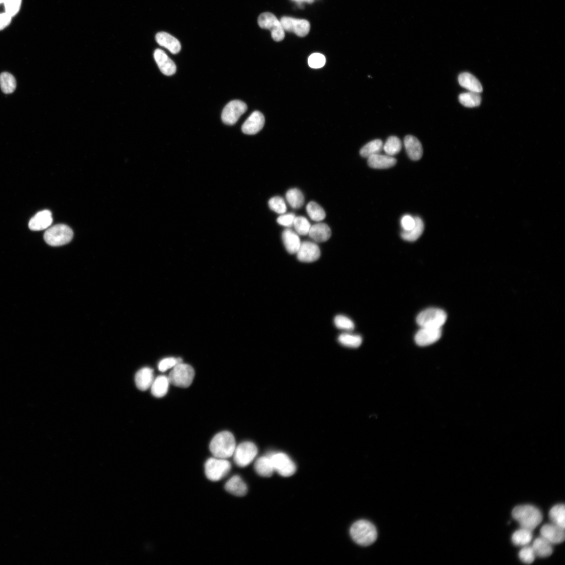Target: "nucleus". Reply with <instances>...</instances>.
Returning <instances> with one entry per match:
<instances>
[{
    "label": "nucleus",
    "mask_w": 565,
    "mask_h": 565,
    "mask_svg": "<svg viewBox=\"0 0 565 565\" xmlns=\"http://www.w3.org/2000/svg\"><path fill=\"white\" fill-rule=\"evenodd\" d=\"M308 235L315 242L324 243L331 237V230L328 225L320 223L311 226Z\"/></svg>",
    "instance_id": "4be33fe9"
},
{
    "label": "nucleus",
    "mask_w": 565,
    "mask_h": 565,
    "mask_svg": "<svg viewBox=\"0 0 565 565\" xmlns=\"http://www.w3.org/2000/svg\"><path fill=\"white\" fill-rule=\"evenodd\" d=\"M236 448L234 436L228 431L215 435L210 445V451L214 457L224 459L233 456Z\"/></svg>",
    "instance_id": "f03ea898"
},
{
    "label": "nucleus",
    "mask_w": 565,
    "mask_h": 565,
    "mask_svg": "<svg viewBox=\"0 0 565 565\" xmlns=\"http://www.w3.org/2000/svg\"><path fill=\"white\" fill-rule=\"evenodd\" d=\"M247 110V106L244 102L240 100L231 101L223 110L222 120L225 124L234 125Z\"/></svg>",
    "instance_id": "9b49d317"
},
{
    "label": "nucleus",
    "mask_w": 565,
    "mask_h": 565,
    "mask_svg": "<svg viewBox=\"0 0 565 565\" xmlns=\"http://www.w3.org/2000/svg\"><path fill=\"white\" fill-rule=\"evenodd\" d=\"M232 465L227 459L212 457L205 465L207 477L212 481H218L225 477L231 471Z\"/></svg>",
    "instance_id": "39448f33"
},
{
    "label": "nucleus",
    "mask_w": 565,
    "mask_h": 565,
    "mask_svg": "<svg viewBox=\"0 0 565 565\" xmlns=\"http://www.w3.org/2000/svg\"><path fill=\"white\" fill-rule=\"evenodd\" d=\"M541 536L552 544L563 542L565 538L564 529L553 524L544 525L540 531Z\"/></svg>",
    "instance_id": "dca6fc26"
},
{
    "label": "nucleus",
    "mask_w": 565,
    "mask_h": 565,
    "mask_svg": "<svg viewBox=\"0 0 565 565\" xmlns=\"http://www.w3.org/2000/svg\"><path fill=\"white\" fill-rule=\"evenodd\" d=\"M156 39L159 45L168 49L173 54L178 53L181 49L180 42L166 32H162L157 34Z\"/></svg>",
    "instance_id": "412c9836"
},
{
    "label": "nucleus",
    "mask_w": 565,
    "mask_h": 565,
    "mask_svg": "<svg viewBox=\"0 0 565 565\" xmlns=\"http://www.w3.org/2000/svg\"><path fill=\"white\" fill-rule=\"evenodd\" d=\"M458 83L462 87L471 92L479 93L482 91V87L480 82L470 73H461L458 76Z\"/></svg>",
    "instance_id": "a878e982"
},
{
    "label": "nucleus",
    "mask_w": 565,
    "mask_h": 565,
    "mask_svg": "<svg viewBox=\"0 0 565 565\" xmlns=\"http://www.w3.org/2000/svg\"><path fill=\"white\" fill-rule=\"evenodd\" d=\"M295 218V215L292 213L284 214L278 217L277 221L280 225L286 227H291L293 226Z\"/></svg>",
    "instance_id": "de8ad7c7"
},
{
    "label": "nucleus",
    "mask_w": 565,
    "mask_h": 565,
    "mask_svg": "<svg viewBox=\"0 0 565 565\" xmlns=\"http://www.w3.org/2000/svg\"><path fill=\"white\" fill-rule=\"evenodd\" d=\"M402 144L400 140L396 136H391L388 138L383 147L384 150L387 155L393 156L401 150Z\"/></svg>",
    "instance_id": "58836bf2"
},
{
    "label": "nucleus",
    "mask_w": 565,
    "mask_h": 565,
    "mask_svg": "<svg viewBox=\"0 0 565 565\" xmlns=\"http://www.w3.org/2000/svg\"><path fill=\"white\" fill-rule=\"evenodd\" d=\"M519 558L526 563H532L535 559V554L532 547H526L519 552Z\"/></svg>",
    "instance_id": "49530a36"
},
{
    "label": "nucleus",
    "mask_w": 565,
    "mask_h": 565,
    "mask_svg": "<svg viewBox=\"0 0 565 565\" xmlns=\"http://www.w3.org/2000/svg\"><path fill=\"white\" fill-rule=\"evenodd\" d=\"M282 240L290 254H296L301 244L298 235L291 229H287L282 233Z\"/></svg>",
    "instance_id": "5701e85b"
},
{
    "label": "nucleus",
    "mask_w": 565,
    "mask_h": 565,
    "mask_svg": "<svg viewBox=\"0 0 565 565\" xmlns=\"http://www.w3.org/2000/svg\"><path fill=\"white\" fill-rule=\"evenodd\" d=\"M404 145L407 155L414 161L420 160L423 155V148L420 142L415 137L408 135L404 139Z\"/></svg>",
    "instance_id": "6ab92c4d"
},
{
    "label": "nucleus",
    "mask_w": 565,
    "mask_h": 565,
    "mask_svg": "<svg viewBox=\"0 0 565 565\" xmlns=\"http://www.w3.org/2000/svg\"><path fill=\"white\" fill-rule=\"evenodd\" d=\"M280 22L285 31L293 32L299 37H305L310 31V23L306 19L285 16L281 18Z\"/></svg>",
    "instance_id": "f8f14e48"
},
{
    "label": "nucleus",
    "mask_w": 565,
    "mask_h": 565,
    "mask_svg": "<svg viewBox=\"0 0 565 565\" xmlns=\"http://www.w3.org/2000/svg\"><path fill=\"white\" fill-rule=\"evenodd\" d=\"M225 490L230 494L237 497H243L248 492L247 484L239 475L231 477L225 485Z\"/></svg>",
    "instance_id": "aec40b11"
},
{
    "label": "nucleus",
    "mask_w": 565,
    "mask_h": 565,
    "mask_svg": "<svg viewBox=\"0 0 565 565\" xmlns=\"http://www.w3.org/2000/svg\"><path fill=\"white\" fill-rule=\"evenodd\" d=\"M350 533L353 540L362 547L373 544L377 538V532L375 526L365 520L355 522L350 528Z\"/></svg>",
    "instance_id": "7ed1b4c3"
},
{
    "label": "nucleus",
    "mask_w": 565,
    "mask_h": 565,
    "mask_svg": "<svg viewBox=\"0 0 565 565\" xmlns=\"http://www.w3.org/2000/svg\"><path fill=\"white\" fill-rule=\"evenodd\" d=\"M325 57L319 53L313 54L308 59V65L314 69L321 68L325 66Z\"/></svg>",
    "instance_id": "a18cd8bd"
},
{
    "label": "nucleus",
    "mask_w": 565,
    "mask_h": 565,
    "mask_svg": "<svg viewBox=\"0 0 565 565\" xmlns=\"http://www.w3.org/2000/svg\"><path fill=\"white\" fill-rule=\"evenodd\" d=\"M335 324L337 328L346 331H352L355 328L353 322L349 318L343 315H338L335 318Z\"/></svg>",
    "instance_id": "c03bdc74"
},
{
    "label": "nucleus",
    "mask_w": 565,
    "mask_h": 565,
    "mask_svg": "<svg viewBox=\"0 0 565 565\" xmlns=\"http://www.w3.org/2000/svg\"><path fill=\"white\" fill-rule=\"evenodd\" d=\"M170 381L168 377L161 375L154 379L151 386V393L157 398L164 397L168 393Z\"/></svg>",
    "instance_id": "cd10ccee"
},
{
    "label": "nucleus",
    "mask_w": 565,
    "mask_h": 565,
    "mask_svg": "<svg viewBox=\"0 0 565 565\" xmlns=\"http://www.w3.org/2000/svg\"><path fill=\"white\" fill-rule=\"evenodd\" d=\"M153 380V370L149 368L140 369L135 375L136 386L142 391H145L150 388Z\"/></svg>",
    "instance_id": "393cba45"
},
{
    "label": "nucleus",
    "mask_w": 565,
    "mask_h": 565,
    "mask_svg": "<svg viewBox=\"0 0 565 565\" xmlns=\"http://www.w3.org/2000/svg\"><path fill=\"white\" fill-rule=\"evenodd\" d=\"M306 211L308 216L315 221H321L326 216L323 208L315 201H311L307 204Z\"/></svg>",
    "instance_id": "c9c22d12"
},
{
    "label": "nucleus",
    "mask_w": 565,
    "mask_h": 565,
    "mask_svg": "<svg viewBox=\"0 0 565 565\" xmlns=\"http://www.w3.org/2000/svg\"><path fill=\"white\" fill-rule=\"evenodd\" d=\"M265 124L264 115L259 111L253 112L242 126V131L247 135H255L259 133Z\"/></svg>",
    "instance_id": "2eb2a0df"
},
{
    "label": "nucleus",
    "mask_w": 565,
    "mask_h": 565,
    "mask_svg": "<svg viewBox=\"0 0 565 565\" xmlns=\"http://www.w3.org/2000/svg\"><path fill=\"white\" fill-rule=\"evenodd\" d=\"M4 0H0V6L4 4Z\"/></svg>",
    "instance_id": "3c124183"
},
{
    "label": "nucleus",
    "mask_w": 565,
    "mask_h": 565,
    "mask_svg": "<svg viewBox=\"0 0 565 565\" xmlns=\"http://www.w3.org/2000/svg\"><path fill=\"white\" fill-rule=\"evenodd\" d=\"M254 469L256 473L264 477H270L275 472L269 455L261 456L256 460Z\"/></svg>",
    "instance_id": "bb28decb"
},
{
    "label": "nucleus",
    "mask_w": 565,
    "mask_h": 565,
    "mask_svg": "<svg viewBox=\"0 0 565 565\" xmlns=\"http://www.w3.org/2000/svg\"><path fill=\"white\" fill-rule=\"evenodd\" d=\"M269 206L272 211L279 214H285L287 211L286 201L280 196L271 198L269 201Z\"/></svg>",
    "instance_id": "a19ab883"
},
{
    "label": "nucleus",
    "mask_w": 565,
    "mask_h": 565,
    "mask_svg": "<svg viewBox=\"0 0 565 565\" xmlns=\"http://www.w3.org/2000/svg\"><path fill=\"white\" fill-rule=\"evenodd\" d=\"M441 328L421 327L415 336L416 343L420 347H426L437 342L442 336Z\"/></svg>",
    "instance_id": "4468645a"
},
{
    "label": "nucleus",
    "mask_w": 565,
    "mask_h": 565,
    "mask_svg": "<svg viewBox=\"0 0 565 565\" xmlns=\"http://www.w3.org/2000/svg\"><path fill=\"white\" fill-rule=\"evenodd\" d=\"M154 58H155L160 70L164 74L170 76L176 72V67L175 64L162 49H157L155 51Z\"/></svg>",
    "instance_id": "a211bd4d"
},
{
    "label": "nucleus",
    "mask_w": 565,
    "mask_h": 565,
    "mask_svg": "<svg viewBox=\"0 0 565 565\" xmlns=\"http://www.w3.org/2000/svg\"><path fill=\"white\" fill-rule=\"evenodd\" d=\"M52 214L49 210H44L37 213L29 221V228L34 231H40L48 229L52 224Z\"/></svg>",
    "instance_id": "f3484780"
},
{
    "label": "nucleus",
    "mask_w": 565,
    "mask_h": 565,
    "mask_svg": "<svg viewBox=\"0 0 565 565\" xmlns=\"http://www.w3.org/2000/svg\"><path fill=\"white\" fill-rule=\"evenodd\" d=\"M532 531L527 529L521 528L516 531L512 536V541L517 546H526L529 544L532 539Z\"/></svg>",
    "instance_id": "2f4dec72"
},
{
    "label": "nucleus",
    "mask_w": 565,
    "mask_h": 565,
    "mask_svg": "<svg viewBox=\"0 0 565 565\" xmlns=\"http://www.w3.org/2000/svg\"><path fill=\"white\" fill-rule=\"evenodd\" d=\"M195 376V371L190 365L183 363L176 365L170 373L168 378L174 386L187 388L192 384Z\"/></svg>",
    "instance_id": "423d86ee"
},
{
    "label": "nucleus",
    "mask_w": 565,
    "mask_h": 565,
    "mask_svg": "<svg viewBox=\"0 0 565 565\" xmlns=\"http://www.w3.org/2000/svg\"><path fill=\"white\" fill-rule=\"evenodd\" d=\"M12 17L4 12L0 13V31L5 29L10 24Z\"/></svg>",
    "instance_id": "8fccbe9b"
},
{
    "label": "nucleus",
    "mask_w": 565,
    "mask_h": 565,
    "mask_svg": "<svg viewBox=\"0 0 565 565\" xmlns=\"http://www.w3.org/2000/svg\"><path fill=\"white\" fill-rule=\"evenodd\" d=\"M258 22L261 28L269 30L271 32L272 37L275 41L280 42L285 38V32L280 21L272 13L266 12L261 14Z\"/></svg>",
    "instance_id": "9d476101"
},
{
    "label": "nucleus",
    "mask_w": 565,
    "mask_h": 565,
    "mask_svg": "<svg viewBox=\"0 0 565 565\" xmlns=\"http://www.w3.org/2000/svg\"><path fill=\"white\" fill-rule=\"evenodd\" d=\"M0 87L5 94L14 92L16 88L14 76L11 73L5 72L0 74Z\"/></svg>",
    "instance_id": "473e14b6"
},
{
    "label": "nucleus",
    "mask_w": 565,
    "mask_h": 565,
    "mask_svg": "<svg viewBox=\"0 0 565 565\" xmlns=\"http://www.w3.org/2000/svg\"><path fill=\"white\" fill-rule=\"evenodd\" d=\"M22 0H4L5 11L11 17L15 16L19 11Z\"/></svg>",
    "instance_id": "79ce46f5"
},
{
    "label": "nucleus",
    "mask_w": 565,
    "mask_h": 565,
    "mask_svg": "<svg viewBox=\"0 0 565 565\" xmlns=\"http://www.w3.org/2000/svg\"><path fill=\"white\" fill-rule=\"evenodd\" d=\"M401 225L403 230L409 231L415 225V218L410 215H405L401 220Z\"/></svg>",
    "instance_id": "09e8293b"
},
{
    "label": "nucleus",
    "mask_w": 565,
    "mask_h": 565,
    "mask_svg": "<svg viewBox=\"0 0 565 565\" xmlns=\"http://www.w3.org/2000/svg\"><path fill=\"white\" fill-rule=\"evenodd\" d=\"M274 469L279 475L288 477L296 471V466L292 459L286 453L277 452L269 455Z\"/></svg>",
    "instance_id": "6e6552de"
},
{
    "label": "nucleus",
    "mask_w": 565,
    "mask_h": 565,
    "mask_svg": "<svg viewBox=\"0 0 565 565\" xmlns=\"http://www.w3.org/2000/svg\"><path fill=\"white\" fill-rule=\"evenodd\" d=\"M183 363V359L180 357H168L163 359L158 365V369L162 372H165L167 370L173 368L176 365Z\"/></svg>",
    "instance_id": "37998d69"
},
{
    "label": "nucleus",
    "mask_w": 565,
    "mask_h": 565,
    "mask_svg": "<svg viewBox=\"0 0 565 565\" xmlns=\"http://www.w3.org/2000/svg\"><path fill=\"white\" fill-rule=\"evenodd\" d=\"M415 225L414 227L409 231L403 230L401 233V238L405 241L414 242L416 241L422 235L424 230V224L422 219L419 217H416Z\"/></svg>",
    "instance_id": "c756f323"
},
{
    "label": "nucleus",
    "mask_w": 565,
    "mask_h": 565,
    "mask_svg": "<svg viewBox=\"0 0 565 565\" xmlns=\"http://www.w3.org/2000/svg\"><path fill=\"white\" fill-rule=\"evenodd\" d=\"M460 104L467 108H474L480 106L481 98L478 93L468 92L462 93L459 96Z\"/></svg>",
    "instance_id": "72a5a7b5"
},
{
    "label": "nucleus",
    "mask_w": 565,
    "mask_h": 565,
    "mask_svg": "<svg viewBox=\"0 0 565 565\" xmlns=\"http://www.w3.org/2000/svg\"><path fill=\"white\" fill-rule=\"evenodd\" d=\"M293 226L296 230V233L299 235L305 236L308 235L311 227L309 221L304 217H296Z\"/></svg>",
    "instance_id": "ea45409f"
},
{
    "label": "nucleus",
    "mask_w": 565,
    "mask_h": 565,
    "mask_svg": "<svg viewBox=\"0 0 565 565\" xmlns=\"http://www.w3.org/2000/svg\"><path fill=\"white\" fill-rule=\"evenodd\" d=\"M447 319V313L439 308H430L421 312L416 321L421 327L441 328Z\"/></svg>",
    "instance_id": "0eeeda50"
},
{
    "label": "nucleus",
    "mask_w": 565,
    "mask_h": 565,
    "mask_svg": "<svg viewBox=\"0 0 565 565\" xmlns=\"http://www.w3.org/2000/svg\"><path fill=\"white\" fill-rule=\"evenodd\" d=\"M286 199L290 206L294 209L302 207L305 201L303 194L297 189L289 190L286 194Z\"/></svg>",
    "instance_id": "f704fd0d"
},
{
    "label": "nucleus",
    "mask_w": 565,
    "mask_h": 565,
    "mask_svg": "<svg viewBox=\"0 0 565 565\" xmlns=\"http://www.w3.org/2000/svg\"><path fill=\"white\" fill-rule=\"evenodd\" d=\"M73 237L72 230L64 224L48 228L44 234L45 242L51 246L58 247L69 243Z\"/></svg>",
    "instance_id": "20e7f679"
},
{
    "label": "nucleus",
    "mask_w": 565,
    "mask_h": 565,
    "mask_svg": "<svg viewBox=\"0 0 565 565\" xmlns=\"http://www.w3.org/2000/svg\"><path fill=\"white\" fill-rule=\"evenodd\" d=\"M297 258L302 263H311L318 260L321 252L319 246L311 241L301 243L297 252Z\"/></svg>",
    "instance_id": "ddd939ff"
},
{
    "label": "nucleus",
    "mask_w": 565,
    "mask_h": 565,
    "mask_svg": "<svg viewBox=\"0 0 565 565\" xmlns=\"http://www.w3.org/2000/svg\"><path fill=\"white\" fill-rule=\"evenodd\" d=\"M258 452V448L253 443L243 442L235 449L233 454L235 463L239 467H246L252 463Z\"/></svg>",
    "instance_id": "1a4fd4ad"
},
{
    "label": "nucleus",
    "mask_w": 565,
    "mask_h": 565,
    "mask_svg": "<svg viewBox=\"0 0 565 565\" xmlns=\"http://www.w3.org/2000/svg\"><path fill=\"white\" fill-rule=\"evenodd\" d=\"M565 507L563 504H559L552 508L549 512V517L552 523L564 529L565 528Z\"/></svg>",
    "instance_id": "7c9ffc66"
},
{
    "label": "nucleus",
    "mask_w": 565,
    "mask_h": 565,
    "mask_svg": "<svg viewBox=\"0 0 565 565\" xmlns=\"http://www.w3.org/2000/svg\"><path fill=\"white\" fill-rule=\"evenodd\" d=\"M532 548L535 556L540 557H549L553 552L552 544L542 536L535 539Z\"/></svg>",
    "instance_id": "c85d7f7f"
},
{
    "label": "nucleus",
    "mask_w": 565,
    "mask_h": 565,
    "mask_svg": "<svg viewBox=\"0 0 565 565\" xmlns=\"http://www.w3.org/2000/svg\"><path fill=\"white\" fill-rule=\"evenodd\" d=\"M338 340L342 345L351 348H358L362 343V338L360 336L348 333L342 334L339 337Z\"/></svg>",
    "instance_id": "4c0bfd02"
},
{
    "label": "nucleus",
    "mask_w": 565,
    "mask_h": 565,
    "mask_svg": "<svg viewBox=\"0 0 565 565\" xmlns=\"http://www.w3.org/2000/svg\"><path fill=\"white\" fill-rule=\"evenodd\" d=\"M512 515L522 528L530 531L534 530L543 520L541 511L532 505H521L513 509Z\"/></svg>",
    "instance_id": "f257e3e1"
},
{
    "label": "nucleus",
    "mask_w": 565,
    "mask_h": 565,
    "mask_svg": "<svg viewBox=\"0 0 565 565\" xmlns=\"http://www.w3.org/2000/svg\"><path fill=\"white\" fill-rule=\"evenodd\" d=\"M383 148L382 142L380 139H376L366 145L360 150V155L362 157H370L379 153Z\"/></svg>",
    "instance_id": "e433bc0d"
},
{
    "label": "nucleus",
    "mask_w": 565,
    "mask_h": 565,
    "mask_svg": "<svg viewBox=\"0 0 565 565\" xmlns=\"http://www.w3.org/2000/svg\"><path fill=\"white\" fill-rule=\"evenodd\" d=\"M368 163L372 168L385 169L394 167L396 164L397 160L392 156L379 155L378 153L368 158Z\"/></svg>",
    "instance_id": "b1692460"
}]
</instances>
